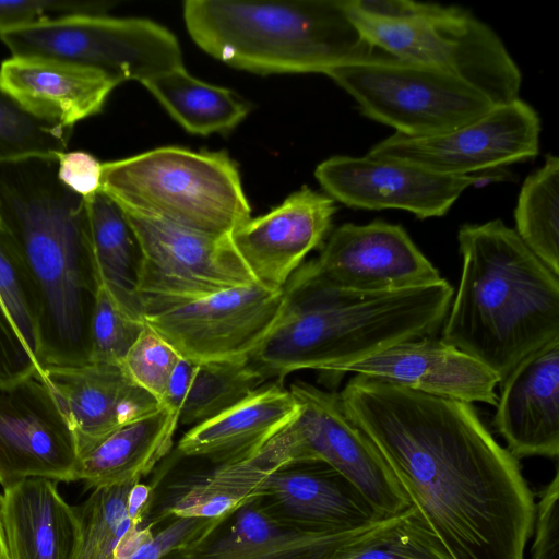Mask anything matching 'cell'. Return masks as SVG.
<instances>
[{
    "mask_svg": "<svg viewBox=\"0 0 559 559\" xmlns=\"http://www.w3.org/2000/svg\"><path fill=\"white\" fill-rule=\"evenodd\" d=\"M338 395L452 559H525L534 495L472 404L361 374Z\"/></svg>",
    "mask_w": 559,
    "mask_h": 559,
    "instance_id": "obj_1",
    "label": "cell"
},
{
    "mask_svg": "<svg viewBox=\"0 0 559 559\" xmlns=\"http://www.w3.org/2000/svg\"><path fill=\"white\" fill-rule=\"evenodd\" d=\"M58 166L57 156L0 163V227L37 297L41 373L88 362L98 287L87 201L59 180Z\"/></svg>",
    "mask_w": 559,
    "mask_h": 559,
    "instance_id": "obj_2",
    "label": "cell"
},
{
    "mask_svg": "<svg viewBox=\"0 0 559 559\" xmlns=\"http://www.w3.org/2000/svg\"><path fill=\"white\" fill-rule=\"evenodd\" d=\"M285 304L250 362L265 378L282 380L311 369L338 379L345 366L395 343L433 335L444 322L454 290L447 280L379 294L336 288L301 264L284 286Z\"/></svg>",
    "mask_w": 559,
    "mask_h": 559,
    "instance_id": "obj_3",
    "label": "cell"
},
{
    "mask_svg": "<svg viewBox=\"0 0 559 559\" xmlns=\"http://www.w3.org/2000/svg\"><path fill=\"white\" fill-rule=\"evenodd\" d=\"M457 240L462 271L441 338L501 382L559 337V275L501 219L464 224Z\"/></svg>",
    "mask_w": 559,
    "mask_h": 559,
    "instance_id": "obj_4",
    "label": "cell"
},
{
    "mask_svg": "<svg viewBox=\"0 0 559 559\" xmlns=\"http://www.w3.org/2000/svg\"><path fill=\"white\" fill-rule=\"evenodd\" d=\"M183 19L206 53L260 74H325L380 51L356 27L344 0H188Z\"/></svg>",
    "mask_w": 559,
    "mask_h": 559,
    "instance_id": "obj_5",
    "label": "cell"
},
{
    "mask_svg": "<svg viewBox=\"0 0 559 559\" xmlns=\"http://www.w3.org/2000/svg\"><path fill=\"white\" fill-rule=\"evenodd\" d=\"M365 39L392 57L440 69L496 105L519 98L522 74L497 33L456 5L407 0H344Z\"/></svg>",
    "mask_w": 559,
    "mask_h": 559,
    "instance_id": "obj_6",
    "label": "cell"
},
{
    "mask_svg": "<svg viewBox=\"0 0 559 559\" xmlns=\"http://www.w3.org/2000/svg\"><path fill=\"white\" fill-rule=\"evenodd\" d=\"M99 190L123 211L215 237L251 218L237 164L222 151L166 146L107 162Z\"/></svg>",
    "mask_w": 559,
    "mask_h": 559,
    "instance_id": "obj_7",
    "label": "cell"
},
{
    "mask_svg": "<svg viewBox=\"0 0 559 559\" xmlns=\"http://www.w3.org/2000/svg\"><path fill=\"white\" fill-rule=\"evenodd\" d=\"M325 75L355 99L362 115L406 136L450 131L497 106L455 75L382 51Z\"/></svg>",
    "mask_w": 559,
    "mask_h": 559,
    "instance_id": "obj_8",
    "label": "cell"
},
{
    "mask_svg": "<svg viewBox=\"0 0 559 559\" xmlns=\"http://www.w3.org/2000/svg\"><path fill=\"white\" fill-rule=\"evenodd\" d=\"M0 39L12 56L87 67L119 83L143 82L182 67L180 46L174 34L146 19L62 15L1 32Z\"/></svg>",
    "mask_w": 559,
    "mask_h": 559,
    "instance_id": "obj_9",
    "label": "cell"
},
{
    "mask_svg": "<svg viewBox=\"0 0 559 559\" xmlns=\"http://www.w3.org/2000/svg\"><path fill=\"white\" fill-rule=\"evenodd\" d=\"M123 212L140 249L135 295L143 316L257 283L228 236L205 235Z\"/></svg>",
    "mask_w": 559,
    "mask_h": 559,
    "instance_id": "obj_10",
    "label": "cell"
},
{
    "mask_svg": "<svg viewBox=\"0 0 559 559\" xmlns=\"http://www.w3.org/2000/svg\"><path fill=\"white\" fill-rule=\"evenodd\" d=\"M540 119L516 98L450 131L406 136L394 133L367 153L403 160L444 176L487 174L538 154Z\"/></svg>",
    "mask_w": 559,
    "mask_h": 559,
    "instance_id": "obj_11",
    "label": "cell"
},
{
    "mask_svg": "<svg viewBox=\"0 0 559 559\" xmlns=\"http://www.w3.org/2000/svg\"><path fill=\"white\" fill-rule=\"evenodd\" d=\"M284 287L258 283L143 316L144 323L195 364L248 359L280 317Z\"/></svg>",
    "mask_w": 559,
    "mask_h": 559,
    "instance_id": "obj_12",
    "label": "cell"
},
{
    "mask_svg": "<svg viewBox=\"0 0 559 559\" xmlns=\"http://www.w3.org/2000/svg\"><path fill=\"white\" fill-rule=\"evenodd\" d=\"M298 403L286 426L295 461L319 460L349 480L382 518L412 506L381 455L345 414L337 392L297 381L289 388Z\"/></svg>",
    "mask_w": 559,
    "mask_h": 559,
    "instance_id": "obj_13",
    "label": "cell"
},
{
    "mask_svg": "<svg viewBox=\"0 0 559 559\" xmlns=\"http://www.w3.org/2000/svg\"><path fill=\"white\" fill-rule=\"evenodd\" d=\"M314 176L330 198L347 206L403 210L421 219L443 216L467 188L490 178L444 176L369 154L330 157L317 166Z\"/></svg>",
    "mask_w": 559,
    "mask_h": 559,
    "instance_id": "obj_14",
    "label": "cell"
},
{
    "mask_svg": "<svg viewBox=\"0 0 559 559\" xmlns=\"http://www.w3.org/2000/svg\"><path fill=\"white\" fill-rule=\"evenodd\" d=\"M78 461L73 430L39 377L0 389V485L26 478L72 481Z\"/></svg>",
    "mask_w": 559,
    "mask_h": 559,
    "instance_id": "obj_15",
    "label": "cell"
},
{
    "mask_svg": "<svg viewBox=\"0 0 559 559\" xmlns=\"http://www.w3.org/2000/svg\"><path fill=\"white\" fill-rule=\"evenodd\" d=\"M312 262L331 286L361 294L429 286L443 280L401 225L381 219L338 226Z\"/></svg>",
    "mask_w": 559,
    "mask_h": 559,
    "instance_id": "obj_16",
    "label": "cell"
},
{
    "mask_svg": "<svg viewBox=\"0 0 559 559\" xmlns=\"http://www.w3.org/2000/svg\"><path fill=\"white\" fill-rule=\"evenodd\" d=\"M335 212L332 198L304 187L267 214L248 219L228 238L254 281L277 290L323 243Z\"/></svg>",
    "mask_w": 559,
    "mask_h": 559,
    "instance_id": "obj_17",
    "label": "cell"
},
{
    "mask_svg": "<svg viewBox=\"0 0 559 559\" xmlns=\"http://www.w3.org/2000/svg\"><path fill=\"white\" fill-rule=\"evenodd\" d=\"M255 500L275 520L309 533L347 532L384 519L357 487L319 460L280 466Z\"/></svg>",
    "mask_w": 559,
    "mask_h": 559,
    "instance_id": "obj_18",
    "label": "cell"
},
{
    "mask_svg": "<svg viewBox=\"0 0 559 559\" xmlns=\"http://www.w3.org/2000/svg\"><path fill=\"white\" fill-rule=\"evenodd\" d=\"M379 521L347 532L309 533L275 520L254 498L192 544L162 559H344Z\"/></svg>",
    "mask_w": 559,
    "mask_h": 559,
    "instance_id": "obj_19",
    "label": "cell"
},
{
    "mask_svg": "<svg viewBox=\"0 0 559 559\" xmlns=\"http://www.w3.org/2000/svg\"><path fill=\"white\" fill-rule=\"evenodd\" d=\"M348 372L432 396L493 406L500 382L480 361L442 338L430 336L399 342L372 353L342 368L338 379Z\"/></svg>",
    "mask_w": 559,
    "mask_h": 559,
    "instance_id": "obj_20",
    "label": "cell"
},
{
    "mask_svg": "<svg viewBox=\"0 0 559 559\" xmlns=\"http://www.w3.org/2000/svg\"><path fill=\"white\" fill-rule=\"evenodd\" d=\"M40 378L69 420L78 456L160 406L155 397L130 380L120 365L87 362L75 367H46Z\"/></svg>",
    "mask_w": 559,
    "mask_h": 559,
    "instance_id": "obj_21",
    "label": "cell"
},
{
    "mask_svg": "<svg viewBox=\"0 0 559 559\" xmlns=\"http://www.w3.org/2000/svg\"><path fill=\"white\" fill-rule=\"evenodd\" d=\"M493 426L518 460L559 455V337L523 358L499 383Z\"/></svg>",
    "mask_w": 559,
    "mask_h": 559,
    "instance_id": "obj_22",
    "label": "cell"
},
{
    "mask_svg": "<svg viewBox=\"0 0 559 559\" xmlns=\"http://www.w3.org/2000/svg\"><path fill=\"white\" fill-rule=\"evenodd\" d=\"M114 78L79 64L38 57H15L0 64V88L35 117L63 130L102 111Z\"/></svg>",
    "mask_w": 559,
    "mask_h": 559,
    "instance_id": "obj_23",
    "label": "cell"
},
{
    "mask_svg": "<svg viewBox=\"0 0 559 559\" xmlns=\"http://www.w3.org/2000/svg\"><path fill=\"white\" fill-rule=\"evenodd\" d=\"M285 428L251 457L213 465L168 484L163 497L155 498L148 521L157 524L177 518H226L257 498L269 475L294 461Z\"/></svg>",
    "mask_w": 559,
    "mask_h": 559,
    "instance_id": "obj_24",
    "label": "cell"
},
{
    "mask_svg": "<svg viewBox=\"0 0 559 559\" xmlns=\"http://www.w3.org/2000/svg\"><path fill=\"white\" fill-rule=\"evenodd\" d=\"M298 403L281 382L265 383L219 415L191 427L177 450L213 465L242 461L257 454L297 415Z\"/></svg>",
    "mask_w": 559,
    "mask_h": 559,
    "instance_id": "obj_25",
    "label": "cell"
},
{
    "mask_svg": "<svg viewBox=\"0 0 559 559\" xmlns=\"http://www.w3.org/2000/svg\"><path fill=\"white\" fill-rule=\"evenodd\" d=\"M0 518L10 559H74L78 514L58 481L26 478L3 488Z\"/></svg>",
    "mask_w": 559,
    "mask_h": 559,
    "instance_id": "obj_26",
    "label": "cell"
},
{
    "mask_svg": "<svg viewBox=\"0 0 559 559\" xmlns=\"http://www.w3.org/2000/svg\"><path fill=\"white\" fill-rule=\"evenodd\" d=\"M178 425L179 415L159 406L79 455L72 481L93 490L141 481L169 453Z\"/></svg>",
    "mask_w": 559,
    "mask_h": 559,
    "instance_id": "obj_27",
    "label": "cell"
},
{
    "mask_svg": "<svg viewBox=\"0 0 559 559\" xmlns=\"http://www.w3.org/2000/svg\"><path fill=\"white\" fill-rule=\"evenodd\" d=\"M85 199L98 285L123 310L143 320L135 295L140 249L130 222L123 210L102 190Z\"/></svg>",
    "mask_w": 559,
    "mask_h": 559,
    "instance_id": "obj_28",
    "label": "cell"
},
{
    "mask_svg": "<svg viewBox=\"0 0 559 559\" xmlns=\"http://www.w3.org/2000/svg\"><path fill=\"white\" fill-rule=\"evenodd\" d=\"M141 83L190 133L229 132L250 110L249 104L235 92L195 79L183 66Z\"/></svg>",
    "mask_w": 559,
    "mask_h": 559,
    "instance_id": "obj_29",
    "label": "cell"
},
{
    "mask_svg": "<svg viewBox=\"0 0 559 559\" xmlns=\"http://www.w3.org/2000/svg\"><path fill=\"white\" fill-rule=\"evenodd\" d=\"M133 485L94 489L75 507L79 540L74 559H126L153 537L148 519L129 511Z\"/></svg>",
    "mask_w": 559,
    "mask_h": 559,
    "instance_id": "obj_30",
    "label": "cell"
},
{
    "mask_svg": "<svg viewBox=\"0 0 559 559\" xmlns=\"http://www.w3.org/2000/svg\"><path fill=\"white\" fill-rule=\"evenodd\" d=\"M516 234L525 246L559 275V158L546 155L544 165L526 177L514 210Z\"/></svg>",
    "mask_w": 559,
    "mask_h": 559,
    "instance_id": "obj_31",
    "label": "cell"
},
{
    "mask_svg": "<svg viewBox=\"0 0 559 559\" xmlns=\"http://www.w3.org/2000/svg\"><path fill=\"white\" fill-rule=\"evenodd\" d=\"M266 383L248 359L198 364L179 414V424L195 426L238 404Z\"/></svg>",
    "mask_w": 559,
    "mask_h": 559,
    "instance_id": "obj_32",
    "label": "cell"
},
{
    "mask_svg": "<svg viewBox=\"0 0 559 559\" xmlns=\"http://www.w3.org/2000/svg\"><path fill=\"white\" fill-rule=\"evenodd\" d=\"M344 559H452L418 509L382 519Z\"/></svg>",
    "mask_w": 559,
    "mask_h": 559,
    "instance_id": "obj_33",
    "label": "cell"
},
{
    "mask_svg": "<svg viewBox=\"0 0 559 559\" xmlns=\"http://www.w3.org/2000/svg\"><path fill=\"white\" fill-rule=\"evenodd\" d=\"M69 131L41 120L0 88V163L33 156H59Z\"/></svg>",
    "mask_w": 559,
    "mask_h": 559,
    "instance_id": "obj_34",
    "label": "cell"
},
{
    "mask_svg": "<svg viewBox=\"0 0 559 559\" xmlns=\"http://www.w3.org/2000/svg\"><path fill=\"white\" fill-rule=\"evenodd\" d=\"M0 299L36 361L40 342L37 297L22 261L1 227Z\"/></svg>",
    "mask_w": 559,
    "mask_h": 559,
    "instance_id": "obj_35",
    "label": "cell"
},
{
    "mask_svg": "<svg viewBox=\"0 0 559 559\" xmlns=\"http://www.w3.org/2000/svg\"><path fill=\"white\" fill-rule=\"evenodd\" d=\"M145 323L123 310L98 285L90 322L88 362L120 365Z\"/></svg>",
    "mask_w": 559,
    "mask_h": 559,
    "instance_id": "obj_36",
    "label": "cell"
},
{
    "mask_svg": "<svg viewBox=\"0 0 559 559\" xmlns=\"http://www.w3.org/2000/svg\"><path fill=\"white\" fill-rule=\"evenodd\" d=\"M178 352L155 331L145 328L121 362L130 380L160 404L170 376L180 360Z\"/></svg>",
    "mask_w": 559,
    "mask_h": 559,
    "instance_id": "obj_37",
    "label": "cell"
},
{
    "mask_svg": "<svg viewBox=\"0 0 559 559\" xmlns=\"http://www.w3.org/2000/svg\"><path fill=\"white\" fill-rule=\"evenodd\" d=\"M111 4L84 0H0V33L71 14H104Z\"/></svg>",
    "mask_w": 559,
    "mask_h": 559,
    "instance_id": "obj_38",
    "label": "cell"
},
{
    "mask_svg": "<svg viewBox=\"0 0 559 559\" xmlns=\"http://www.w3.org/2000/svg\"><path fill=\"white\" fill-rule=\"evenodd\" d=\"M224 518H177L157 523L153 537L128 559H162L209 533Z\"/></svg>",
    "mask_w": 559,
    "mask_h": 559,
    "instance_id": "obj_39",
    "label": "cell"
},
{
    "mask_svg": "<svg viewBox=\"0 0 559 559\" xmlns=\"http://www.w3.org/2000/svg\"><path fill=\"white\" fill-rule=\"evenodd\" d=\"M40 374L39 367L0 299V389Z\"/></svg>",
    "mask_w": 559,
    "mask_h": 559,
    "instance_id": "obj_40",
    "label": "cell"
},
{
    "mask_svg": "<svg viewBox=\"0 0 559 559\" xmlns=\"http://www.w3.org/2000/svg\"><path fill=\"white\" fill-rule=\"evenodd\" d=\"M531 559H559V471L539 493L535 507Z\"/></svg>",
    "mask_w": 559,
    "mask_h": 559,
    "instance_id": "obj_41",
    "label": "cell"
},
{
    "mask_svg": "<svg viewBox=\"0 0 559 559\" xmlns=\"http://www.w3.org/2000/svg\"><path fill=\"white\" fill-rule=\"evenodd\" d=\"M58 178L75 193L90 198L100 189L102 164L86 152H64L58 156Z\"/></svg>",
    "mask_w": 559,
    "mask_h": 559,
    "instance_id": "obj_42",
    "label": "cell"
},
{
    "mask_svg": "<svg viewBox=\"0 0 559 559\" xmlns=\"http://www.w3.org/2000/svg\"><path fill=\"white\" fill-rule=\"evenodd\" d=\"M198 364L180 358L175 367L165 393L160 401V406H164L171 412L180 414L181 407L190 389L193 376L195 373Z\"/></svg>",
    "mask_w": 559,
    "mask_h": 559,
    "instance_id": "obj_43",
    "label": "cell"
},
{
    "mask_svg": "<svg viewBox=\"0 0 559 559\" xmlns=\"http://www.w3.org/2000/svg\"><path fill=\"white\" fill-rule=\"evenodd\" d=\"M0 559H10L1 518H0Z\"/></svg>",
    "mask_w": 559,
    "mask_h": 559,
    "instance_id": "obj_44",
    "label": "cell"
}]
</instances>
